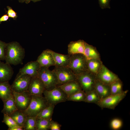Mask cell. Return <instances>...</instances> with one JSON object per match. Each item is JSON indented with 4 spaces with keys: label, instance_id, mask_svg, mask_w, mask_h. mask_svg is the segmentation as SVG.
Wrapping results in <instances>:
<instances>
[{
    "label": "cell",
    "instance_id": "83f0119b",
    "mask_svg": "<svg viewBox=\"0 0 130 130\" xmlns=\"http://www.w3.org/2000/svg\"><path fill=\"white\" fill-rule=\"evenodd\" d=\"M110 86L111 94H119L123 91V84L120 79L111 84Z\"/></svg>",
    "mask_w": 130,
    "mask_h": 130
},
{
    "label": "cell",
    "instance_id": "5b68a950",
    "mask_svg": "<svg viewBox=\"0 0 130 130\" xmlns=\"http://www.w3.org/2000/svg\"><path fill=\"white\" fill-rule=\"evenodd\" d=\"M128 90L123 91L121 93L117 94H110L101 99L96 104L102 109L107 108L114 109L119 103L125 97Z\"/></svg>",
    "mask_w": 130,
    "mask_h": 130
},
{
    "label": "cell",
    "instance_id": "d4e9b609",
    "mask_svg": "<svg viewBox=\"0 0 130 130\" xmlns=\"http://www.w3.org/2000/svg\"><path fill=\"white\" fill-rule=\"evenodd\" d=\"M55 106L54 105L50 104L42 110L36 117L46 119H52Z\"/></svg>",
    "mask_w": 130,
    "mask_h": 130
},
{
    "label": "cell",
    "instance_id": "cb8c5ba5",
    "mask_svg": "<svg viewBox=\"0 0 130 130\" xmlns=\"http://www.w3.org/2000/svg\"><path fill=\"white\" fill-rule=\"evenodd\" d=\"M9 116L18 125L23 127L27 117L22 111L18 110Z\"/></svg>",
    "mask_w": 130,
    "mask_h": 130
},
{
    "label": "cell",
    "instance_id": "d6a6232c",
    "mask_svg": "<svg viewBox=\"0 0 130 130\" xmlns=\"http://www.w3.org/2000/svg\"><path fill=\"white\" fill-rule=\"evenodd\" d=\"M7 43L0 40V60H5V50Z\"/></svg>",
    "mask_w": 130,
    "mask_h": 130
},
{
    "label": "cell",
    "instance_id": "9a60e30c",
    "mask_svg": "<svg viewBox=\"0 0 130 130\" xmlns=\"http://www.w3.org/2000/svg\"><path fill=\"white\" fill-rule=\"evenodd\" d=\"M13 73V69L11 65L0 60V82L9 81Z\"/></svg>",
    "mask_w": 130,
    "mask_h": 130
},
{
    "label": "cell",
    "instance_id": "7a4b0ae2",
    "mask_svg": "<svg viewBox=\"0 0 130 130\" xmlns=\"http://www.w3.org/2000/svg\"><path fill=\"white\" fill-rule=\"evenodd\" d=\"M50 104L44 97L32 95L31 100L29 106L22 112L27 116L36 117Z\"/></svg>",
    "mask_w": 130,
    "mask_h": 130
},
{
    "label": "cell",
    "instance_id": "7402d4cb",
    "mask_svg": "<svg viewBox=\"0 0 130 130\" xmlns=\"http://www.w3.org/2000/svg\"><path fill=\"white\" fill-rule=\"evenodd\" d=\"M84 55L87 60L100 59L99 54L94 47L85 42Z\"/></svg>",
    "mask_w": 130,
    "mask_h": 130
},
{
    "label": "cell",
    "instance_id": "52a82bcc",
    "mask_svg": "<svg viewBox=\"0 0 130 130\" xmlns=\"http://www.w3.org/2000/svg\"><path fill=\"white\" fill-rule=\"evenodd\" d=\"M76 76V80L85 93L94 89L96 81L95 75L87 71Z\"/></svg>",
    "mask_w": 130,
    "mask_h": 130
},
{
    "label": "cell",
    "instance_id": "30bf717a",
    "mask_svg": "<svg viewBox=\"0 0 130 130\" xmlns=\"http://www.w3.org/2000/svg\"><path fill=\"white\" fill-rule=\"evenodd\" d=\"M96 76L98 80L109 85L120 79L117 75L110 71L103 65H102Z\"/></svg>",
    "mask_w": 130,
    "mask_h": 130
},
{
    "label": "cell",
    "instance_id": "4dcf8cb0",
    "mask_svg": "<svg viewBox=\"0 0 130 130\" xmlns=\"http://www.w3.org/2000/svg\"><path fill=\"white\" fill-rule=\"evenodd\" d=\"M123 124L122 121L118 118H114L112 119L110 123V126L113 130H119L122 128Z\"/></svg>",
    "mask_w": 130,
    "mask_h": 130
},
{
    "label": "cell",
    "instance_id": "9c48e42d",
    "mask_svg": "<svg viewBox=\"0 0 130 130\" xmlns=\"http://www.w3.org/2000/svg\"><path fill=\"white\" fill-rule=\"evenodd\" d=\"M12 94L18 110L24 111L27 108L30 103L32 95L28 91L18 93L12 91Z\"/></svg>",
    "mask_w": 130,
    "mask_h": 130
},
{
    "label": "cell",
    "instance_id": "8992f818",
    "mask_svg": "<svg viewBox=\"0 0 130 130\" xmlns=\"http://www.w3.org/2000/svg\"><path fill=\"white\" fill-rule=\"evenodd\" d=\"M43 94L50 104L56 105L67 101L68 96L60 88L57 86L50 90H44Z\"/></svg>",
    "mask_w": 130,
    "mask_h": 130
},
{
    "label": "cell",
    "instance_id": "ab89813d",
    "mask_svg": "<svg viewBox=\"0 0 130 130\" xmlns=\"http://www.w3.org/2000/svg\"></svg>",
    "mask_w": 130,
    "mask_h": 130
},
{
    "label": "cell",
    "instance_id": "d590c367",
    "mask_svg": "<svg viewBox=\"0 0 130 130\" xmlns=\"http://www.w3.org/2000/svg\"><path fill=\"white\" fill-rule=\"evenodd\" d=\"M61 125L57 122L52 120L51 121L50 130H60Z\"/></svg>",
    "mask_w": 130,
    "mask_h": 130
},
{
    "label": "cell",
    "instance_id": "603a6c76",
    "mask_svg": "<svg viewBox=\"0 0 130 130\" xmlns=\"http://www.w3.org/2000/svg\"><path fill=\"white\" fill-rule=\"evenodd\" d=\"M88 71L96 75L99 71L102 64L99 59L87 60Z\"/></svg>",
    "mask_w": 130,
    "mask_h": 130
},
{
    "label": "cell",
    "instance_id": "ac0fdd59",
    "mask_svg": "<svg viewBox=\"0 0 130 130\" xmlns=\"http://www.w3.org/2000/svg\"><path fill=\"white\" fill-rule=\"evenodd\" d=\"M55 66L67 67L70 62L71 55L61 54L52 50Z\"/></svg>",
    "mask_w": 130,
    "mask_h": 130
},
{
    "label": "cell",
    "instance_id": "f35d334b",
    "mask_svg": "<svg viewBox=\"0 0 130 130\" xmlns=\"http://www.w3.org/2000/svg\"><path fill=\"white\" fill-rule=\"evenodd\" d=\"M8 130H24V129L23 127L18 126L11 128Z\"/></svg>",
    "mask_w": 130,
    "mask_h": 130
},
{
    "label": "cell",
    "instance_id": "e0dca14e",
    "mask_svg": "<svg viewBox=\"0 0 130 130\" xmlns=\"http://www.w3.org/2000/svg\"><path fill=\"white\" fill-rule=\"evenodd\" d=\"M85 42L81 40L71 42L68 45V54L71 55L81 54L84 55Z\"/></svg>",
    "mask_w": 130,
    "mask_h": 130
},
{
    "label": "cell",
    "instance_id": "2e32d148",
    "mask_svg": "<svg viewBox=\"0 0 130 130\" xmlns=\"http://www.w3.org/2000/svg\"><path fill=\"white\" fill-rule=\"evenodd\" d=\"M57 86L62 89L68 97L82 90L79 84L76 80L70 81Z\"/></svg>",
    "mask_w": 130,
    "mask_h": 130
},
{
    "label": "cell",
    "instance_id": "836d02e7",
    "mask_svg": "<svg viewBox=\"0 0 130 130\" xmlns=\"http://www.w3.org/2000/svg\"><path fill=\"white\" fill-rule=\"evenodd\" d=\"M110 0H98L100 7L102 9L110 8Z\"/></svg>",
    "mask_w": 130,
    "mask_h": 130
},
{
    "label": "cell",
    "instance_id": "5bb4252c",
    "mask_svg": "<svg viewBox=\"0 0 130 130\" xmlns=\"http://www.w3.org/2000/svg\"><path fill=\"white\" fill-rule=\"evenodd\" d=\"M36 61L39 64L40 67L49 68L51 66L55 65L52 50L50 49H47L43 51Z\"/></svg>",
    "mask_w": 130,
    "mask_h": 130
},
{
    "label": "cell",
    "instance_id": "ba28073f",
    "mask_svg": "<svg viewBox=\"0 0 130 130\" xmlns=\"http://www.w3.org/2000/svg\"><path fill=\"white\" fill-rule=\"evenodd\" d=\"M52 70L54 72L57 76L58 85L76 80V75L68 67L55 66Z\"/></svg>",
    "mask_w": 130,
    "mask_h": 130
},
{
    "label": "cell",
    "instance_id": "8d00e7d4",
    "mask_svg": "<svg viewBox=\"0 0 130 130\" xmlns=\"http://www.w3.org/2000/svg\"><path fill=\"white\" fill-rule=\"evenodd\" d=\"M9 17L7 14L4 15L0 17V23L2 22L7 21L9 19Z\"/></svg>",
    "mask_w": 130,
    "mask_h": 130
},
{
    "label": "cell",
    "instance_id": "7c38bea8",
    "mask_svg": "<svg viewBox=\"0 0 130 130\" xmlns=\"http://www.w3.org/2000/svg\"><path fill=\"white\" fill-rule=\"evenodd\" d=\"M40 67L36 61L29 62L20 69L15 78L24 75H29L32 78L38 77V71Z\"/></svg>",
    "mask_w": 130,
    "mask_h": 130
},
{
    "label": "cell",
    "instance_id": "74e56055",
    "mask_svg": "<svg viewBox=\"0 0 130 130\" xmlns=\"http://www.w3.org/2000/svg\"><path fill=\"white\" fill-rule=\"evenodd\" d=\"M19 2L21 3H23L24 2L27 4L29 3L31 1H32L34 2L39 1L41 0H18Z\"/></svg>",
    "mask_w": 130,
    "mask_h": 130
},
{
    "label": "cell",
    "instance_id": "3957f363",
    "mask_svg": "<svg viewBox=\"0 0 130 130\" xmlns=\"http://www.w3.org/2000/svg\"><path fill=\"white\" fill-rule=\"evenodd\" d=\"M38 77L44 84L45 89L51 90L58 85V80L56 75L53 70L49 68L40 67L38 70Z\"/></svg>",
    "mask_w": 130,
    "mask_h": 130
},
{
    "label": "cell",
    "instance_id": "44dd1931",
    "mask_svg": "<svg viewBox=\"0 0 130 130\" xmlns=\"http://www.w3.org/2000/svg\"><path fill=\"white\" fill-rule=\"evenodd\" d=\"M12 95V90L9 81L0 82V98L3 101L9 98Z\"/></svg>",
    "mask_w": 130,
    "mask_h": 130
},
{
    "label": "cell",
    "instance_id": "e575fe53",
    "mask_svg": "<svg viewBox=\"0 0 130 130\" xmlns=\"http://www.w3.org/2000/svg\"><path fill=\"white\" fill-rule=\"evenodd\" d=\"M8 10L7 15L9 17L15 19L17 17V13L14 11L11 7L9 6H7Z\"/></svg>",
    "mask_w": 130,
    "mask_h": 130
},
{
    "label": "cell",
    "instance_id": "4316f807",
    "mask_svg": "<svg viewBox=\"0 0 130 130\" xmlns=\"http://www.w3.org/2000/svg\"><path fill=\"white\" fill-rule=\"evenodd\" d=\"M52 120V119H46L36 118V130H50V124Z\"/></svg>",
    "mask_w": 130,
    "mask_h": 130
},
{
    "label": "cell",
    "instance_id": "1f68e13d",
    "mask_svg": "<svg viewBox=\"0 0 130 130\" xmlns=\"http://www.w3.org/2000/svg\"><path fill=\"white\" fill-rule=\"evenodd\" d=\"M4 115L2 122L5 123L8 126V130L15 127L19 126L9 116L6 114Z\"/></svg>",
    "mask_w": 130,
    "mask_h": 130
},
{
    "label": "cell",
    "instance_id": "d6986e66",
    "mask_svg": "<svg viewBox=\"0 0 130 130\" xmlns=\"http://www.w3.org/2000/svg\"><path fill=\"white\" fill-rule=\"evenodd\" d=\"M94 89L101 99L111 94L110 85L103 83L97 79Z\"/></svg>",
    "mask_w": 130,
    "mask_h": 130
},
{
    "label": "cell",
    "instance_id": "8fae6325",
    "mask_svg": "<svg viewBox=\"0 0 130 130\" xmlns=\"http://www.w3.org/2000/svg\"><path fill=\"white\" fill-rule=\"evenodd\" d=\"M32 78V77L29 75H24L15 78L11 85L12 90L18 93L28 91Z\"/></svg>",
    "mask_w": 130,
    "mask_h": 130
},
{
    "label": "cell",
    "instance_id": "484cf974",
    "mask_svg": "<svg viewBox=\"0 0 130 130\" xmlns=\"http://www.w3.org/2000/svg\"><path fill=\"white\" fill-rule=\"evenodd\" d=\"M85 97L84 102L96 104L100 100L99 95L94 89L85 93Z\"/></svg>",
    "mask_w": 130,
    "mask_h": 130
},
{
    "label": "cell",
    "instance_id": "ffe728a7",
    "mask_svg": "<svg viewBox=\"0 0 130 130\" xmlns=\"http://www.w3.org/2000/svg\"><path fill=\"white\" fill-rule=\"evenodd\" d=\"M3 102L4 104V107L1 112L4 114L9 116L18 110L13 94L9 98Z\"/></svg>",
    "mask_w": 130,
    "mask_h": 130
},
{
    "label": "cell",
    "instance_id": "f1b7e54d",
    "mask_svg": "<svg viewBox=\"0 0 130 130\" xmlns=\"http://www.w3.org/2000/svg\"><path fill=\"white\" fill-rule=\"evenodd\" d=\"M36 117L27 116L23 126L24 130H36Z\"/></svg>",
    "mask_w": 130,
    "mask_h": 130
},
{
    "label": "cell",
    "instance_id": "277c9868",
    "mask_svg": "<svg viewBox=\"0 0 130 130\" xmlns=\"http://www.w3.org/2000/svg\"><path fill=\"white\" fill-rule=\"evenodd\" d=\"M76 75L88 71L87 59L85 56L81 54L71 55L69 63L68 66Z\"/></svg>",
    "mask_w": 130,
    "mask_h": 130
},
{
    "label": "cell",
    "instance_id": "4fadbf2b",
    "mask_svg": "<svg viewBox=\"0 0 130 130\" xmlns=\"http://www.w3.org/2000/svg\"><path fill=\"white\" fill-rule=\"evenodd\" d=\"M45 89L44 84L39 78H32L28 90L31 95L42 96Z\"/></svg>",
    "mask_w": 130,
    "mask_h": 130
},
{
    "label": "cell",
    "instance_id": "6da1fadb",
    "mask_svg": "<svg viewBox=\"0 0 130 130\" xmlns=\"http://www.w3.org/2000/svg\"><path fill=\"white\" fill-rule=\"evenodd\" d=\"M25 55L24 49L18 42L13 41L7 43L5 60L6 63L11 65L22 64Z\"/></svg>",
    "mask_w": 130,
    "mask_h": 130
},
{
    "label": "cell",
    "instance_id": "f546056e",
    "mask_svg": "<svg viewBox=\"0 0 130 130\" xmlns=\"http://www.w3.org/2000/svg\"><path fill=\"white\" fill-rule=\"evenodd\" d=\"M85 95V93L82 90L68 96L67 101L84 102Z\"/></svg>",
    "mask_w": 130,
    "mask_h": 130
}]
</instances>
